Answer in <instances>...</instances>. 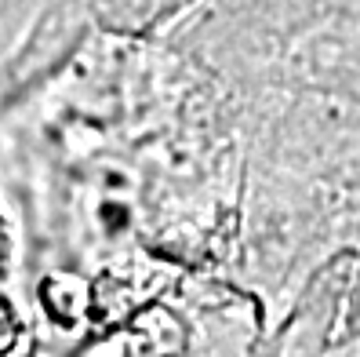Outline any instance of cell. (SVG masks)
<instances>
[{
	"label": "cell",
	"instance_id": "2",
	"mask_svg": "<svg viewBox=\"0 0 360 357\" xmlns=\"http://www.w3.org/2000/svg\"><path fill=\"white\" fill-rule=\"evenodd\" d=\"M98 18L117 33H153L157 26L179 18L197 0H91Z\"/></svg>",
	"mask_w": 360,
	"mask_h": 357
},
{
	"label": "cell",
	"instance_id": "1",
	"mask_svg": "<svg viewBox=\"0 0 360 357\" xmlns=\"http://www.w3.org/2000/svg\"><path fill=\"white\" fill-rule=\"evenodd\" d=\"M259 357H360V230L299 281Z\"/></svg>",
	"mask_w": 360,
	"mask_h": 357
}]
</instances>
